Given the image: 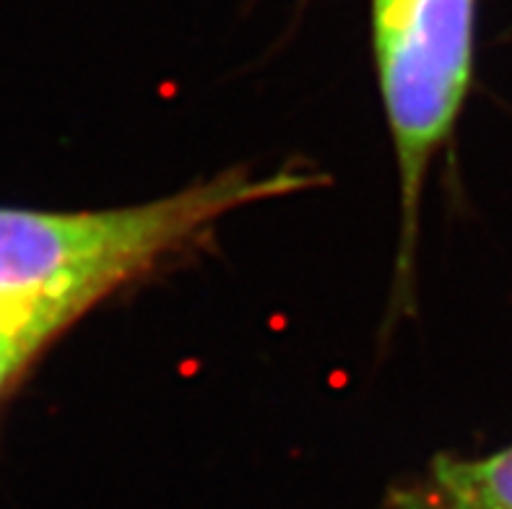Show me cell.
Returning a JSON list of instances; mask_svg holds the SVG:
<instances>
[{
	"instance_id": "cell-1",
	"label": "cell",
	"mask_w": 512,
	"mask_h": 509,
	"mask_svg": "<svg viewBox=\"0 0 512 509\" xmlns=\"http://www.w3.org/2000/svg\"><path fill=\"white\" fill-rule=\"evenodd\" d=\"M305 185L310 180L302 174L255 180L232 172L117 211L0 208V304L58 310L76 320L107 291L185 247L234 208Z\"/></svg>"
},
{
	"instance_id": "cell-2",
	"label": "cell",
	"mask_w": 512,
	"mask_h": 509,
	"mask_svg": "<svg viewBox=\"0 0 512 509\" xmlns=\"http://www.w3.org/2000/svg\"><path fill=\"white\" fill-rule=\"evenodd\" d=\"M476 0H372L375 52L401 167L406 232L429 156L453 128L471 81Z\"/></svg>"
},
{
	"instance_id": "cell-3",
	"label": "cell",
	"mask_w": 512,
	"mask_h": 509,
	"mask_svg": "<svg viewBox=\"0 0 512 509\" xmlns=\"http://www.w3.org/2000/svg\"><path fill=\"white\" fill-rule=\"evenodd\" d=\"M393 509H512V445L479 460H437L422 489Z\"/></svg>"
},
{
	"instance_id": "cell-4",
	"label": "cell",
	"mask_w": 512,
	"mask_h": 509,
	"mask_svg": "<svg viewBox=\"0 0 512 509\" xmlns=\"http://www.w3.org/2000/svg\"><path fill=\"white\" fill-rule=\"evenodd\" d=\"M71 320L73 317L58 310L0 304V390L37 354L42 343Z\"/></svg>"
}]
</instances>
